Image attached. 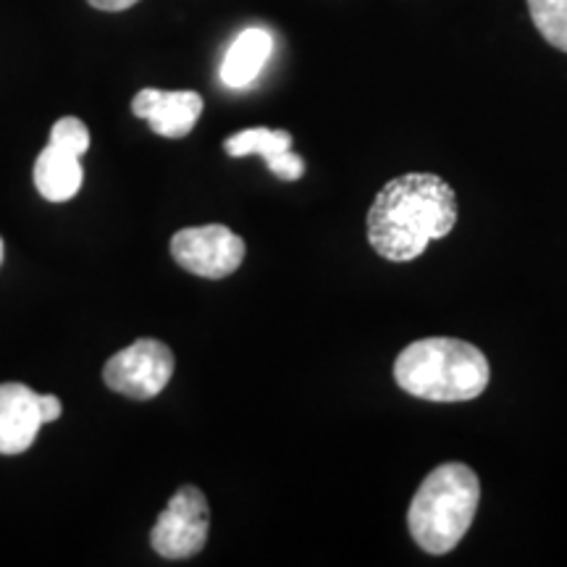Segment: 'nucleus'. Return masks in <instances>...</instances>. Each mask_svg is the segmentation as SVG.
Returning <instances> with one entry per match:
<instances>
[{"label": "nucleus", "instance_id": "nucleus-2", "mask_svg": "<svg viewBox=\"0 0 567 567\" xmlns=\"http://www.w3.org/2000/svg\"><path fill=\"white\" fill-rule=\"evenodd\" d=\"M394 381L417 400L467 402L486 392L492 368L476 344L450 337H429L417 339L396 354Z\"/></svg>", "mask_w": 567, "mask_h": 567}, {"label": "nucleus", "instance_id": "nucleus-7", "mask_svg": "<svg viewBox=\"0 0 567 567\" xmlns=\"http://www.w3.org/2000/svg\"><path fill=\"white\" fill-rule=\"evenodd\" d=\"M137 118H145L151 130L161 137L182 140L195 130L203 113V97L193 90H140L132 101Z\"/></svg>", "mask_w": 567, "mask_h": 567}, {"label": "nucleus", "instance_id": "nucleus-16", "mask_svg": "<svg viewBox=\"0 0 567 567\" xmlns=\"http://www.w3.org/2000/svg\"><path fill=\"white\" fill-rule=\"evenodd\" d=\"M0 260H3V239H0Z\"/></svg>", "mask_w": 567, "mask_h": 567}, {"label": "nucleus", "instance_id": "nucleus-1", "mask_svg": "<svg viewBox=\"0 0 567 567\" xmlns=\"http://www.w3.org/2000/svg\"><path fill=\"white\" fill-rule=\"evenodd\" d=\"M455 224V189L436 174H405L375 195L368 210V243L384 260L408 264Z\"/></svg>", "mask_w": 567, "mask_h": 567}, {"label": "nucleus", "instance_id": "nucleus-3", "mask_svg": "<svg viewBox=\"0 0 567 567\" xmlns=\"http://www.w3.org/2000/svg\"><path fill=\"white\" fill-rule=\"evenodd\" d=\"M481 502V481L473 467L444 463L434 467L410 502L408 528L429 555H446L463 542Z\"/></svg>", "mask_w": 567, "mask_h": 567}, {"label": "nucleus", "instance_id": "nucleus-13", "mask_svg": "<svg viewBox=\"0 0 567 567\" xmlns=\"http://www.w3.org/2000/svg\"><path fill=\"white\" fill-rule=\"evenodd\" d=\"M51 145L61 147V151H66L71 155H80L82 158V155L90 151V130L84 126V122H80V118L63 116L53 124Z\"/></svg>", "mask_w": 567, "mask_h": 567}, {"label": "nucleus", "instance_id": "nucleus-11", "mask_svg": "<svg viewBox=\"0 0 567 567\" xmlns=\"http://www.w3.org/2000/svg\"><path fill=\"white\" fill-rule=\"evenodd\" d=\"M82 163L80 155H71L61 147L48 145L34 163V187L51 203L71 200L82 187Z\"/></svg>", "mask_w": 567, "mask_h": 567}, {"label": "nucleus", "instance_id": "nucleus-8", "mask_svg": "<svg viewBox=\"0 0 567 567\" xmlns=\"http://www.w3.org/2000/svg\"><path fill=\"white\" fill-rule=\"evenodd\" d=\"M40 394L27 384H0V455H21L34 444L40 421Z\"/></svg>", "mask_w": 567, "mask_h": 567}, {"label": "nucleus", "instance_id": "nucleus-12", "mask_svg": "<svg viewBox=\"0 0 567 567\" xmlns=\"http://www.w3.org/2000/svg\"><path fill=\"white\" fill-rule=\"evenodd\" d=\"M528 11L542 38L567 53V0H528Z\"/></svg>", "mask_w": 567, "mask_h": 567}, {"label": "nucleus", "instance_id": "nucleus-6", "mask_svg": "<svg viewBox=\"0 0 567 567\" xmlns=\"http://www.w3.org/2000/svg\"><path fill=\"white\" fill-rule=\"evenodd\" d=\"M172 255L184 271L203 279H226L243 266L245 243L224 224L189 226L174 234Z\"/></svg>", "mask_w": 567, "mask_h": 567}, {"label": "nucleus", "instance_id": "nucleus-14", "mask_svg": "<svg viewBox=\"0 0 567 567\" xmlns=\"http://www.w3.org/2000/svg\"><path fill=\"white\" fill-rule=\"evenodd\" d=\"M38 408H40V421H42V425L59 421L61 413H63L61 400H59V396H53V394H40V405H38Z\"/></svg>", "mask_w": 567, "mask_h": 567}, {"label": "nucleus", "instance_id": "nucleus-5", "mask_svg": "<svg viewBox=\"0 0 567 567\" xmlns=\"http://www.w3.org/2000/svg\"><path fill=\"white\" fill-rule=\"evenodd\" d=\"M210 530V507L197 486H182L153 526L151 544L161 557L187 559L205 547Z\"/></svg>", "mask_w": 567, "mask_h": 567}, {"label": "nucleus", "instance_id": "nucleus-15", "mask_svg": "<svg viewBox=\"0 0 567 567\" xmlns=\"http://www.w3.org/2000/svg\"><path fill=\"white\" fill-rule=\"evenodd\" d=\"M87 3L97 11H126L137 6L140 0H87Z\"/></svg>", "mask_w": 567, "mask_h": 567}, {"label": "nucleus", "instance_id": "nucleus-10", "mask_svg": "<svg viewBox=\"0 0 567 567\" xmlns=\"http://www.w3.org/2000/svg\"><path fill=\"white\" fill-rule=\"evenodd\" d=\"M274 53L271 32L250 27L231 42L221 61V82L231 90H243L258 80L266 61Z\"/></svg>", "mask_w": 567, "mask_h": 567}, {"label": "nucleus", "instance_id": "nucleus-9", "mask_svg": "<svg viewBox=\"0 0 567 567\" xmlns=\"http://www.w3.org/2000/svg\"><path fill=\"white\" fill-rule=\"evenodd\" d=\"M224 151L231 158H245V155H264L266 166L274 176L284 182H295L305 174V163L297 153H292V134L284 130H268V126H255L231 134L224 142Z\"/></svg>", "mask_w": 567, "mask_h": 567}, {"label": "nucleus", "instance_id": "nucleus-4", "mask_svg": "<svg viewBox=\"0 0 567 567\" xmlns=\"http://www.w3.org/2000/svg\"><path fill=\"white\" fill-rule=\"evenodd\" d=\"M174 375V352L158 339H137L103 368V381L130 400H153Z\"/></svg>", "mask_w": 567, "mask_h": 567}]
</instances>
